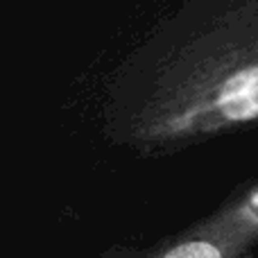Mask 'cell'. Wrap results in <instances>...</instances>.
Listing matches in <instances>:
<instances>
[{"label":"cell","mask_w":258,"mask_h":258,"mask_svg":"<svg viewBox=\"0 0 258 258\" xmlns=\"http://www.w3.org/2000/svg\"><path fill=\"white\" fill-rule=\"evenodd\" d=\"M100 127L147 159L258 127V0H183L156 18L113 66Z\"/></svg>","instance_id":"obj_1"},{"label":"cell","mask_w":258,"mask_h":258,"mask_svg":"<svg viewBox=\"0 0 258 258\" xmlns=\"http://www.w3.org/2000/svg\"><path fill=\"white\" fill-rule=\"evenodd\" d=\"M258 177L242 181L206 215L147 245H111L100 258H254Z\"/></svg>","instance_id":"obj_2"}]
</instances>
